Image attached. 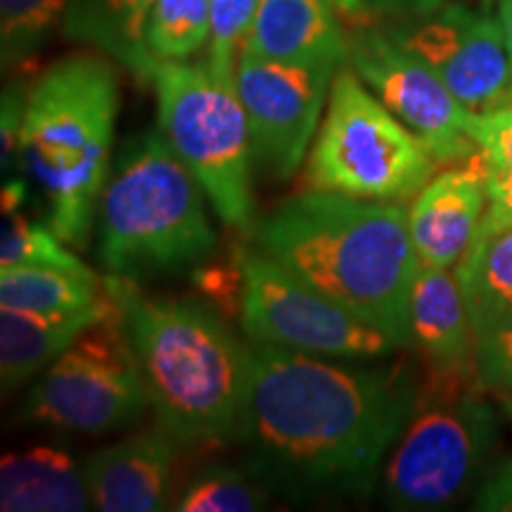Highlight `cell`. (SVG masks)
<instances>
[{
	"label": "cell",
	"mask_w": 512,
	"mask_h": 512,
	"mask_svg": "<svg viewBox=\"0 0 512 512\" xmlns=\"http://www.w3.org/2000/svg\"><path fill=\"white\" fill-rule=\"evenodd\" d=\"M119 79L105 57L69 55L27 91L19 164L48 204V226L86 247L112 169Z\"/></svg>",
	"instance_id": "obj_4"
},
{
	"label": "cell",
	"mask_w": 512,
	"mask_h": 512,
	"mask_svg": "<svg viewBox=\"0 0 512 512\" xmlns=\"http://www.w3.org/2000/svg\"><path fill=\"white\" fill-rule=\"evenodd\" d=\"M93 508L83 467L64 448L34 446L0 463L3 512H81Z\"/></svg>",
	"instance_id": "obj_19"
},
{
	"label": "cell",
	"mask_w": 512,
	"mask_h": 512,
	"mask_svg": "<svg viewBox=\"0 0 512 512\" xmlns=\"http://www.w3.org/2000/svg\"><path fill=\"white\" fill-rule=\"evenodd\" d=\"M240 325L247 342L332 361H380L403 351L392 337L358 318L259 249H240Z\"/></svg>",
	"instance_id": "obj_10"
},
{
	"label": "cell",
	"mask_w": 512,
	"mask_h": 512,
	"mask_svg": "<svg viewBox=\"0 0 512 512\" xmlns=\"http://www.w3.org/2000/svg\"><path fill=\"white\" fill-rule=\"evenodd\" d=\"M159 128L192 171L216 216L252 233V133L235 76L209 60H157L150 76Z\"/></svg>",
	"instance_id": "obj_6"
},
{
	"label": "cell",
	"mask_w": 512,
	"mask_h": 512,
	"mask_svg": "<svg viewBox=\"0 0 512 512\" xmlns=\"http://www.w3.org/2000/svg\"><path fill=\"white\" fill-rule=\"evenodd\" d=\"M475 335L512 311V226L479 230L456 264Z\"/></svg>",
	"instance_id": "obj_21"
},
{
	"label": "cell",
	"mask_w": 512,
	"mask_h": 512,
	"mask_svg": "<svg viewBox=\"0 0 512 512\" xmlns=\"http://www.w3.org/2000/svg\"><path fill=\"white\" fill-rule=\"evenodd\" d=\"M67 0H0V57L5 69L27 64L62 29Z\"/></svg>",
	"instance_id": "obj_24"
},
{
	"label": "cell",
	"mask_w": 512,
	"mask_h": 512,
	"mask_svg": "<svg viewBox=\"0 0 512 512\" xmlns=\"http://www.w3.org/2000/svg\"><path fill=\"white\" fill-rule=\"evenodd\" d=\"M152 5L155 0H67L62 34L100 50L138 81L150 83L157 64L145 43Z\"/></svg>",
	"instance_id": "obj_20"
},
{
	"label": "cell",
	"mask_w": 512,
	"mask_h": 512,
	"mask_svg": "<svg viewBox=\"0 0 512 512\" xmlns=\"http://www.w3.org/2000/svg\"><path fill=\"white\" fill-rule=\"evenodd\" d=\"M254 247L406 351L420 256L403 204L306 190L252 230Z\"/></svg>",
	"instance_id": "obj_2"
},
{
	"label": "cell",
	"mask_w": 512,
	"mask_h": 512,
	"mask_svg": "<svg viewBox=\"0 0 512 512\" xmlns=\"http://www.w3.org/2000/svg\"><path fill=\"white\" fill-rule=\"evenodd\" d=\"M411 342L427 361L432 382H479L475 330L451 268L420 261L411 297Z\"/></svg>",
	"instance_id": "obj_16"
},
{
	"label": "cell",
	"mask_w": 512,
	"mask_h": 512,
	"mask_svg": "<svg viewBox=\"0 0 512 512\" xmlns=\"http://www.w3.org/2000/svg\"><path fill=\"white\" fill-rule=\"evenodd\" d=\"M475 368L479 387L512 394V311L475 335Z\"/></svg>",
	"instance_id": "obj_28"
},
{
	"label": "cell",
	"mask_w": 512,
	"mask_h": 512,
	"mask_svg": "<svg viewBox=\"0 0 512 512\" xmlns=\"http://www.w3.org/2000/svg\"><path fill=\"white\" fill-rule=\"evenodd\" d=\"M434 171L425 143L344 62L306 159V188L394 202L418 195Z\"/></svg>",
	"instance_id": "obj_7"
},
{
	"label": "cell",
	"mask_w": 512,
	"mask_h": 512,
	"mask_svg": "<svg viewBox=\"0 0 512 512\" xmlns=\"http://www.w3.org/2000/svg\"><path fill=\"white\" fill-rule=\"evenodd\" d=\"M510 102H512V86H510Z\"/></svg>",
	"instance_id": "obj_38"
},
{
	"label": "cell",
	"mask_w": 512,
	"mask_h": 512,
	"mask_svg": "<svg viewBox=\"0 0 512 512\" xmlns=\"http://www.w3.org/2000/svg\"><path fill=\"white\" fill-rule=\"evenodd\" d=\"M176 441L157 430L138 432L100 448L83 463L88 494L102 512H155L169 508Z\"/></svg>",
	"instance_id": "obj_15"
},
{
	"label": "cell",
	"mask_w": 512,
	"mask_h": 512,
	"mask_svg": "<svg viewBox=\"0 0 512 512\" xmlns=\"http://www.w3.org/2000/svg\"><path fill=\"white\" fill-rule=\"evenodd\" d=\"M147 408L143 370L114 309L38 375L22 418L62 432L107 434L136 425Z\"/></svg>",
	"instance_id": "obj_9"
},
{
	"label": "cell",
	"mask_w": 512,
	"mask_h": 512,
	"mask_svg": "<svg viewBox=\"0 0 512 512\" xmlns=\"http://www.w3.org/2000/svg\"><path fill=\"white\" fill-rule=\"evenodd\" d=\"M418 55L470 112H494L510 102L512 62L498 17L463 3L384 27Z\"/></svg>",
	"instance_id": "obj_13"
},
{
	"label": "cell",
	"mask_w": 512,
	"mask_h": 512,
	"mask_svg": "<svg viewBox=\"0 0 512 512\" xmlns=\"http://www.w3.org/2000/svg\"><path fill=\"white\" fill-rule=\"evenodd\" d=\"M117 309L112 297L91 309L69 313H29L0 309V382L12 394L41 375L50 363L79 339L88 328Z\"/></svg>",
	"instance_id": "obj_18"
},
{
	"label": "cell",
	"mask_w": 512,
	"mask_h": 512,
	"mask_svg": "<svg viewBox=\"0 0 512 512\" xmlns=\"http://www.w3.org/2000/svg\"><path fill=\"white\" fill-rule=\"evenodd\" d=\"M347 62L382 105L425 143L437 162H467L477 155L467 133L470 110L444 81L387 29H351Z\"/></svg>",
	"instance_id": "obj_12"
},
{
	"label": "cell",
	"mask_w": 512,
	"mask_h": 512,
	"mask_svg": "<svg viewBox=\"0 0 512 512\" xmlns=\"http://www.w3.org/2000/svg\"><path fill=\"white\" fill-rule=\"evenodd\" d=\"M271 491L247 470L230 465L204 467L178 498V512H252L264 510Z\"/></svg>",
	"instance_id": "obj_25"
},
{
	"label": "cell",
	"mask_w": 512,
	"mask_h": 512,
	"mask_svg": "<svg viewBox=\"0 0 512 512\" xmlns=\"http://www.w3.org/2000/svg\"><path fill=\"white\" fill-rule=\"evenodd\" d=\"M498 399H501V406H503L505 415H508V418L512 420V394H501Z\"/></svg>",
	"instance_id": "obj_36"
},
{
	"label": "cell",
	"mask_w": 512,
	"mask_h": 512,
	"mask_svg": "<svg viewBox=\"0 0 512 512\" xmlns=\"http://www.w3.org/2000/svg\"><path fill=\"white\" fill-rule=\"evenodd\" d=\"M339 67L268 60L240 50L235 81L252 133L254 162L275 181H290L309 155Z\"/></svg>",
	"instance_id": "obj_11"
},
{
	"label": "cell",
	"mask_w": 512,
	"mask_h": 512,
	"mask_svg": "<svg viewBox=\"0 0 512 512\" xmlns=\"http://www.w3.org/2000/svg\"><path fill=\"white\" fill-rule=\"evenodd\" d=\"M482 5H484V10L489 12V10L494 8V5H496V0H482Z\"/></svg>",
	"instance_id": "obj_37"
},
{
	"label": "cell",
	"mask_w": 512,
	"mask_h": 512,
	"mask_svg": "<svg viewBox=\"0 0 512 512\" xmlns=\"http://www.w3.org/2000/svg\"><path fill=\"white\" fill-rule=\"evenodd\" d=\"M328 5L337 12L342 24L351 29H361L375 24L373 12L368 8V0H328Z\"/></svg>",
	"instance_id": "obj_34"
},
{
	"label": "cell",
	"mask_w": 512,
	"mask_h": 512,
	"mask_svg": "<svg viewBox=\"0 0 512 512\" xmlns=\"http://www.w3.org/2000/svg\"><path fill=\"white\" fill-rule=\"evenodd\" d=\"M486 188H489V207L479 230H496L512 226V169L486 171Z\"/></svg>",
	"instance_id": "obj_30"
},
{
	"label": "cell",
	"mask_w": 512,
	"mask_h": 512,
	"mask_svg": "<svg viewBox=\"0 0 512 512\" xmlns=\"http://www.w3.org/2000/svg\"><path fill=\"white\" fill-rule=\"evenodd\" d=\"M143 370L157 425L181 448L238 441L252 354L221 316L183 299L147 297L138 283L102 275Z\"/></svg>",
	"instance_id": "obj_3"
},
{
	"label": "cell",
	"mask_w": 512,
	"mask_h": 512,
	"mask_svg": "<svg viewBox=\"0 0 512 512\" xmlns=\"http://www.w3.org/2000/svg\"><path fill=\"white\" fill-rule=\"evenodd\" d=\"M107 299L105 280L53 266H5L0 271V309L69 313Z\"/></svg>",
	"instance_id": "obj_22"
},
{
	"label": "cell",
	"mask_w": 512,
	"mask_h": 512,
	"mask_svg": "<svg viewBox=\"0 0 512 512\" xmlns=\"http://www.w3.org/2000/svg\"><path fill=\"white\" fill-rule=\"evenodd\" d=\"M207 195L162 128L114 157L98 207V261L131 283L202 266L216 249Z\"/></svg>",
	"instance_id": "obj_5"
},
{
	"label": "cell",
	"mask_w": 512,
	"mask_h": 512,
	"mask_svg": "<svg viewBox=\"0 0 512 512\" xmlns=\"http://www.w3.org/2000/svg\"><path fill=\"white\" fill-rule=\"evenodd\" d=\"M24 105L27 95H19L17 88H8L3 93V169L12 162H19V131H22Z\"/></svg>",
	"instance_id": "obj_31"
},
{
	"label": "cell",
	"mask_w": 512,
	"mask_h": 512,
	"mask_svg": "<svg viewBox=\"0 0 512 512\" xmlns=\"http://www.w3.org/2000/svg\"><path fill=\"white\" fill-rule=\"evenodd\" d=\"M489 164L479 155L425 183L408 209L413 247L427 266L453 268L463 259L489 207Z\"/></svg>",
	"instance_id": "obj_14"
},
{
	"label": "cell",
	"mask_w": 512,
	"mask_h": 512,
	"mask_svg": "<svg viewBox=\"0 0 512 512\" xmlns=\"http://www.w3.org/2000/svg\"><path fill=\"white\" fill-rule=\"evenodd\" d=\"M209 38L211 0H155L145 43L157 60H190L209 46Z\"/></svg>",
	"instance_id": "obj_23"
},
{
	"label": "cell",
	"mask_w": 512,
	"mask_h": 512,
	"mask_svg": "<svg viewBox=\"0 0 512 512\" xmlns=\"http://www.w3.org/2000/svg\"><path fill=\"white\" fill-rule=\"evenodd\" d=\"M259 0H211V38L207 60L221 74H238V57Z\"/></svg>",
	"instance_id": "obj_27"
},
{
	"label": "cell",
	"mask_w": 512,
	"mask_h": 512,
	"mask_svg": "<svg viewBox=\"0 0 512 512\" xmlns=\"http://www.w3.org/2000/svg\"><path fill=\"white\" fill-rule=\"evenodd\" d=\"M0 264L5 266H53L62 271H72L88 278H100L91 271L79 256L67 249V242L57 238V233L46 223L31 221L27 216L5 214L3 245H0Z\"/></svg>",
	"instance_id": "obj_26"
},
{
	"label": "cell",
	"mask_w": 512,
	"mask_h": 512,
	"mask_svg": "<svg viewBox=\"0 0 512 512\" xmlns=\"http://www.w3.org/2000/svg\"><path fill=\"white\" fill-rule=\"evenodd\" d=\"M467 133L494 169H512V102L494 112H470Z\"/></svg>",
	"instance_id": "obj_29"
},
{
	"label": "cell",
	"mask_w": 512,
	"mask_h": 512,
	"mask_svg": "<svg viewBox=\"0 0 512 512\" xmlns=\"http://www.w3.org/2000/svg\"><path fill=\"white\" fill-rule=\"evenodd\" d=\"M249 354L238 437L249 475L292 503L366 496L418 406L411 370L351 366L256 342Z\"/></svg>",
	"instance_id": "obj_1"
},
{
	"label": "cell",
	"mask_w": 512,
	"mask_h": 512,
	"mask_svg": "<svg viewBox=\"0 0 512 512\" xmlns=\"http://www.w3.org/2000/svg\"><path fill=\"white\" fill-rule=\"evenodd\" d=\"M475 508L486 512H512V456L482 484Z\"/></svg>",
	"instance_id": "obj_32"
},
{
	"label": "cell",
	"mask_w": 512,
	"mask_h": 512,
	"mask_svg": "<svg viewBox=\"0 0 512 512\" xmlns=\"http://www.w3.org/2000/svg\"><path fill=\"white\" fill-rule=\"evenodd\" d=\"M242 50L280 62L344 64L349 36L328 0H259Z\"/></svg>",
	"instance_id": "obj_17"
},
{
	"label": "cell",
	"mask_w": 512,
	"mask_h": 512,
	"mask_svg": "<svg viewBox=\"0 0 512 512\" xmlns=\"http://www.w3.org/2000/svg\"><path fill=\"white\" fill-rule=\"evenodd\" d=\"M498 22H501L505 46H508L510 62H512V0H498Z\"/></svg>",
	"instance_id": "obj_35"
},
{
	"label": "cell",
	"mask_w": 512,
	"mask_h": 512,
	"mask_svg": "<svg viewBox=\"0 0 512 512\" xmlns=\"http://www.w3.org/2000/svg\"><path fill=\"white\" fill-rule=\"evenodd\" d=\"M498 441V415L470 384L430 382L382 472L394 510H439L475 479Z\"/></svg>",
	"instance_id": "obj_8"
},
{
	"label": "cell",
	"mask_w": 512,
	"mask_h": 512,
	"mask_svg": "<svg viewBox=\"0 0 512 512\" xmlns=\"http://www.w3.org/2000/svg\"><path fill=\"white\" fill-rule=\"evenodd\" d=\"M448 0H368V8L377 19L387 22H403V19H418L432 15L439 8H444Z\"/></svg>",
	"instance_id": "obj_33"
}]
</instances>
